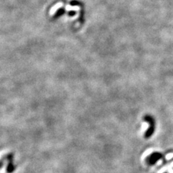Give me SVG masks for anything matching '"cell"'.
<instances>
[{"mask_svg":"<svg viewBox=\"0 0 173 173\" xmlns=\"http://www.w3.org/2000/svg\"><path fill=\"white\" fill-rule=\"evenodd\" d=\"M164 173H168V172H164Z\"/></svg>","mask_w":173,"mask_h":173,"instance_id":"4","label":"cell"},{"mask_svg":"<svg viewBox=\"0 0 173 173\" xmlns=\"http://www.w3.org/2000/svg\"><path fill=\"white\" fill-rule=\"evenodd\" d=\"M161 157H162V154H160V153L154 152L148 156L146 161H147L148 164L152 165V164H154L158 160L161 159Z\"/></svg>","mask_w":173,"mask_h":173,"instance_id":"2","label":"cell"},{"mask_svg":"<svg viewBox=\"0 0 173 173\" xmlns=\"http://www.w3.org/2000/svg\"><path fill=\"white\" fill-rule=\"evenodd\" d=\"M7 159H9V164H8L7 169H6V172H7L8 173H11V172H12L14 169V166H13V164H12V159H13L12 154L9 155L7 157Z\"/></svg>","mask_w":173,"mask_h":173,"instance_id":"3","label":"cell"},{"mask_svg":"<svg viewBox=\"0 0 173 173\" xmlns=\"http://www.w3.org/2000/svg\"><path fill=\"white\" fill-rule=\"evenodd\" d=\"M143 120H146V121L149 124V125H148V129L146 130V133H145V138H148L154 134L155 131V121L154 119L153 118L151 115H145V116L143 117Z\"/></svg>","mask_w":173,"mask_h":173,"instance_id":"1","label":"cell"}]
</instances>
